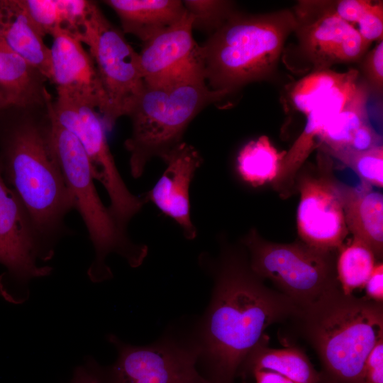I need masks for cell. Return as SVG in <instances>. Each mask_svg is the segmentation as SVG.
<instances>
[{"label": "cell", "mask_w": 383, "mask_h": 383, "mask_svg": "<svg viewBox=\"0 0 383 383\" xmlns=\"http://www.w3.org/2000/svg\"><path fill=\"white\" fill-rule=\"evenodd\" d=\"M345 221L348 230L363 241L379 262L383 257V196L369 184L353 187L338 181Z\"/></svg>", "instance_id": "18"}, {"label": "cell", "mask_w": 383, "mask_h": 383, "mask_svg": "<svg viewBox=\"0 0 383 383\" xmlns=\"http://www.w3.org/2000/svg\"><path fill=\"white\" fill-rule=\"evenodd\" d=\"M361 69L365 77V83L368 87L370 94L377 97L382 96L383 89V42L378 44L362 58Z\"/></svg>", "instance_id": "30"}, {"label": "cell", "mask_w": 383, "mask_h": 383, "mask_svg": "<svg viewBox=\"0 0 383 383\" xmlns=\"http://www.w3.org/2000/svg\"><path fill=\"white\" fill-rule=\"evenodd\" d=\"M295 319L328 374L340 383H365L366 359L383 337V303L339 288Z\"/></svg>", "instance_id": "3"}, {"label": "cell", "mask_w": 383, "mask_h": 383, "mask_svg": "<svg viewBox=\"0 0 383 383\" xmlns=\"http://www.w3.org/2000/svg\"><path fill=\"white\" fill-rule=\"evenodd\" d=\"M331 10L340 18L350 24L357 23L362 13L373 1L338 0L327 1Z\"/></svg>", "instance_id": "32"}, {"label": "cell", "mask_w": 383, "mask_h": 383, "mask_svg": "<svg viewBox=\"0 0 383 383\" xmlns=\"http://www.w3.org/2000/svg\"><path fill=\"white\" fill-rule=\"evenodd\" d=\"M382 145V135L372 127L370 121H367L357 129L345 148L366 150Z\"/></svg>", "instance_id": "34"}, {"label": "cell", "mask_w": 383, "mask_h": 383, "mask_svg": "<svg viewBox=\"0 0 383 383\" xmlns=\"http://www.w3.org/2000/svg\"><path fill=\"white\" fill-rule=\"evenodd\" d=\"M364 288L368 299L383 303V264L382 261L377 262Z\"/></svg>", "instance_id": "35"}, {"label": "cell", "mask_w": 383, "mask_h": 383, "mask_svg": "<svg viewBox=\"0 0 383 383\" xmlns=\"http://www.w3.org/2000/svg\"><path fill=\"white\" fill-rule=\"evenodd\" d=\"M293 12L299 48L313 71L357 62L366 54L370 43L352 24L336 15L327 1H300Z\"/></svg>", "instance_id": "12"}, {"label": "cell", "mask_w": 383, "mask_h": 383, "mask_svg": "<svg viewBox=\"0 0 383 383\" xmlns=\"http://www.w3.org/2000/svg\"><path fill=\"white\" fill-rule=\"evenodd\" d=\"M13 106L6 96L0 91V115L7 107Z\"/></svg>", "instance_id": "38"}, {"label": "cell", "mask_w": 383, "mask_h": 383, "mask_svg": "<svg viewBox=\"0 0 383 383\" xmlns=\"http://www.w3.org/2000/svg\"><path fill=\"white\" fill-rule=\"evenodd\" d=\"M213 288L197 340L199 361L211 383H233L240 366L275 323L296 318L301 310L285 295L270 289L250 267L239 243H221L209 260Z\"/></svg>", "instance_id": "1"}, {"label": "cell", "mask_w": 383, "mask_h": 383, "mask_svg": "<svg viewBox=\"0 0 383 383\" xmlns=\"http://www.w3.org/2000/svg\"><path fill=\"white\" fill-rule=\"evenodd\" d=\"M365 383H383V337L368 355L364 367Z\"/></svg>", "instance_id": "33"}, {"label": "cell", "mask_w": 383, "mask_h": 383, "mask_svg": "<svg viewBox=\"0 0 383 383\" xmlns=\"http://www.w3.org/2000/svg\"><path fill=\"white\" fill-rule=\"evenodd\" d=\"M50 259L26 207L0 172V264L6 268L9 280L20 287L24 301L29 282L52 272V267L39 265L38 260Z\"/></svg>", "instance_id": "13"}, {"label": "cell", "mask_w": 383, "mask_h": 383, "mask_svg": "<svg viewBox=\"0 0 383 383\" xmlns=\"http://www.w3.org/2000/svg\"><path fill=\"white\" fill-rule=\"evenodd\" d=\"M357 24V31L362 38L371 44L374 40H382L383 35V3L372 1L362 13Z\"/></svg>", "instance_id": "31"}, {"label": "cell", "mask_w": 383, "mask_h": 383, "mask_svg": "<svg viewBox=\"0 0 383 383\" xmlns=\"http://www.w3.org/2000/svg\"><path fill=\"white\" fill-rule=\"evenodd\" d=\"M51 80L56 96L82 101L100 111L106 110V96L94 61L83 43L58 30L52 35Z\"/></svg>", "instance_id": "15"}, {"label": "cell", "mask_w": 383, "mask_h": 383, "mask_svg": "<svg viewBox=\"0 0 383 383\" xmlns=\"http://www.w3.org/2000/svg\"><path fill=\"white\" fill-rule=\"evenodd\" d=\"M48 79L0 38V91L13 106H44L52 97Z\"/></svg>", "instance_id": "21"}, {"label": "cell", "mask_w": 383, "mask_h": 383, "mask_svg": "<svg viewBox=\"0 0 383 383\" xmlns=\"http://www.w3.org/2000/svg\"><path fill=\"white\" fill-rule=\"evenodd\" d=\"M250 267L262 279L270 280L278 292L301 311L325 294L340 288L336 272L338 250L311 247L300 240L280 243L262 238L251 228L240 242Z\"/></svg>", "instance_id": "7"}, {"label": "cell", "mask_w": 383, "mask_h": 383, "mask_svg": "<svg viewBox=\"0 0 383 383\" xmlns=\"http://www.w3.org/2000/svg\"><path fill=\"white\" fill-rule=\"evenodd\" d=\"M118 17L122 31L143 43L180 21L187 12L179 0H106Z\"/></svg>", "instance_id": "20"}, {"label": "cell", "mask_w": 383, "mask_h": 383, "mask_svg": "<svg viewBox=\"0 0 383 383\" xmlns=\"http://www.w3.org/2000/svg\"><path fill=\"white\" fill-rule=\"evenodd\" d=\"M20 1L43 36L61 30L78 39L94 3L87 0Z\"/></svg>", "instance_id": "22"}, {"label": "cell", "mask_w": 383, "mask_h": 383, "mask_svg": "<svg viewBox=\"0 0 383 383\" xmlns=\"http://www.w3.org/2000/svg\"><path fill=\"white\" fill-rule=\"evenodd\" d=\"M79 40L95 65L106 101L101 118L111 130L119 118L128 115L145 87L138 52L95 1Z\"/></svg>", "instance_id": "8"}, {"label": "cell", "mask_w": 383, "mask_h": 383, "mask_svg": "<svg viewBox=\"0 0 383 383\" xmlns=\"http://www.w3.org/2000/svg\"><path fill=\"white\" fill-rule=\"evenodd\" d=\"M247 372L252 376L255 383H296L290 379L270 370H252Z\"/></svg>", "instance_id": "36"}, {"label": "cell", "mask_w": 383, "mask_h": 383, "mask_svg": "<svg viewBox=\"0 0 383 383\" xmlns=\"http://www.w3.org/2000/svg\"><path fill=\"white\" fill-rule=\"evenodd\" d=\"M296 21L293 11H235L201 47L204 76L213 90L233 91L274 71Z\"/></svg>", "instance_id": "4"}, {"label": "cell", "mask_w": 383, "mask_h": 383, "mask_svg": "<svg viewBox=\"0 0 383 383\" xmlns=\"http://www.w3.org/2000/svg\"><path fill=\"white\" fill-rule=\"evenodd\" d=\"M20 0H0V38L30 66L51 80L50 48Z\"/></svg>", "instance_id": "19"}, {"label": "cell", "mask_w": 383, "mask_h": 383, "mask_svg": "<svg viewBox=\"0 0 383 383\" xmlns=\"http://www.w3.org/2000/svg\"><path fill=\"white\" fill-rule=\"evenodd\" d=\"M287 151H279L266 135L247 143L239 151L236 170L245 183L258 187L273 182Z\"/></svg>", "instance_id": "24"}, {"label": "cell", "mask_w": 383, "mask_h": 383, "mask_svg": "<svg viewBox=\"0 0 383 383\" xmlns=\"http://www.w3.org/2000/svg\"><path fill=\"white\" fill-rule=\"evenodd\" d=\"M265 335L245 357L239 369L246 372L266 370L277 372L296 383H318L320 374L304 352L296 347L271 348Z\"/></svg>", "instance_id": "23"}, {"label": "cell", "mask_w": 383, "mask_h": 383, "mask_svg": "<svg viewBox=\"0 0 383 383\" xmlns=\"http://www.w3.org/2000/svg\"><path fill=\"white\" fill-rule=\"evenodd\" d=\"M108 340L118 356L107 383H211L197 370L199 350L195 342L165 338L151 345L135 346L113 334Z\"/></svg>", "instance_id": "11"}, {"label": "cell", "mask_w": 383, "mask_h": 383, "mask_svg": "<svg viewBox=\"0 0 383 383\" xmlns=\"http://www.w3.org/2000/svg\"><path fill=\"white\" fill-rule=\"evenodd\" d=\"M50 111L52 140L73 199L74 209L81 216L94 250V258L87 270L89 278L99 283L113 277L106 262L111 253L123 257L131 267H139L148 255V246L134 243L128 233L119 228L98 194L84 148L77 138L55 119L50 106Z\"/></svg>", "instance_id": "6"}, {"label": "cell", "mask_w": 383, "mask_h": 383, "mask_svg": "<svg viewBox=\"0 0 383 383\" xmlns=\"http://www.w3.org/2000/svg\"><path fill=\"white\" fill-rule=\"evenodd\" d=\"M320 150L351 169L360 182L372 187H383V146L379 145L366 150L350 148L332 150L318 145Z\"/></svg>", "instance_id": "28"}, {"label": "cell", "mask_w": 383, "mask_h": 383, "mask_svg": "<svg viewBox=\"0 0 383 383\" xmlns=\"http://www.w3.org/2000/svg\"><path fill=\"white\" fill-rule=\"evenodd\" d=\"M372 250L362 240L353 238L338 250L336 272L343 292L353 294L365 287L377 262Z\"/></svg>", "instance_id": "26"}, {"label": "cell", "mask_w": 383, "mask_h": 383, "mask_svg": "<svg viewBox=\"0 0 383 383\" xmlns=\"http://www.w3.org/2000/svg\"><path fill=\"white\" fill-rule=\"evenodd\" d=\"M162 160L166 169L151 190L143 196L164 214L175 221L188 240L196 237L197 231L192 221L189 187L196 171L203 162L199 152L192 145L182 142Z\"/></svg>", "instance_id": "17"}, {"label": "cell", "mask_w": 383, "mask_h": 383, "mask_svg": "<svg viewBox=\"0 0 383 383\" xmlns=\"http://www.w3.org/2000/svg\"><path fill=\"white\" fill-rule=\"evenodd\" d=\"M350 73L338 72L331 70L313 71L298 81L290 91L293 106L299 111L307 115L316 103L343 83Z\"/></svg>", "instance_id": "27"}, {"label": "cell", "mask_w": 383, "mask_h": 383, "mask_svg": "<svg viewBox=\"0 0 383 383\" xmlns=\"http://www.w3.org/2000/svg\"><path fill=\"white\" fill-rule=\"evenodd\" d=\"M370 96L368 87L360 81L353 96L321 133L318 145L332 150L346 148L357 129L370 121L367 110Z\"/></svg>", "instance_id": "25"}, {"label": "cell", "mask_w": 383, "mask_h": 383, "mask_svg": "<svg viewBox=\"0 0 383 383\" xmlns=\"http://www.w3.org/2000/svg\"><path fill=\"white\" fill-rule=\"evenodd\" d=\"M333 174L332 158L318 148L316 165H304L295 179L299 240L321 250H338L348 234Z\"/></svg>", "instance_id": "10"}, {"label": "cell", "mask_w": 383, "mask_h": 383, "mask_svg": "<svg viewBox=\"0 0 383 383\" xmlns=\"http://www.w3.org/2000/svg\"><path fill=\"white\" fill-rule=\"evenodd\" d=\"M10 106L0 115V172L20 198L48 255L74 209L54 145L50 103Z\"/></svg>", "instance_id": "2"}, {"label": "cell", "mask_w": 383, "mask_h": 383, "mask_svg": "<svg viewBox=\"0 0 383 383\" xmlns=\"http://www.w3.org/2000/svg\"><path fill=\"white\" fill-rule=\"evenodd\" d=\"M186 10L193 17V29L209 32L216 31L235 11L233 3L223 0L182 1Z\"/></svg>", "instance_id": "29"}, {"label": "cell", "mask_w": 383, "mask_h": 383, "mask_svg": "<svg viewBox=\"0 0 383 383\" xmlns=\"http://www.w3.org/2000/svg\"><path fill=\"white\" fill-rule=\"evenodd\" d=\"M359 71L350 70L345 81L321 99L306 115L302 133L284 155L274 189L285 199L295 191L296 175L311 152L318 147V138L331 120L335 117L355 94L360 80Z\"/></svg>", "instance_id": "16"}, {"label": "cell", "mask_w": 383, "mask_h": 383, "mask_svg": "<svg viewBox=\"0 0 383 383\" xmlns=\"http://www.w3.org/2000/svg\"><path fill=\"white\" fill-rule=\"evenodd\" d=\"M228 94L211 89L204 75L161 85H145L128 115L132 132L124 146L130 154L132 177H141L152 157L162 160L182 142L192 119Z\"/></svg>", "instance_id": "5"}, {"label": "cell", "mask_w": 383, "mask_h": 383, "mask_svg": "<svg viewBox=\"0 0 383 383\" xmlns=\"http://www.w3.org/2000/svg\"><path fill=\"white\" fill-rule=\"evenodd\" d=\"M192 30L193 17L187 11L177 23L143 43L138 55L145 85L157 86L204 76L201 47Z\"/></svg>", "instance_id": "14"}, {"label": "cell", "mask_w": 383, "mask_h": 383, "mask_svg": "<svg viewBox=\"0 0 383 383\" xmlns=\"http://www.w3.org/2000/svg\"><path fill=\"white\" fill-rule=\"evenodd\" d=\"M50 108L58 123L82 145L94 180L100 182L107 192L110 212L119 228L128 232L130 221L147 201L143 195L133 194L123 182L109 149L102 118L89 104L64 96L52 99Z\"/></svg>", "instance_id": "9"}, {"label": "cell", "mask_w": 383, "mask_h": 383, "mask_svg": "<svg viewBox=\"0 0 383 383\" xmlns=\"http://www.w3.org/2000/svg\"><path fill=\"white\" fill-rule=\"evenodd\" d=\"M71 383H101L99 375L84 367L76 370Z\"/></svg>", "instance_id": "37"}]
</instances>
